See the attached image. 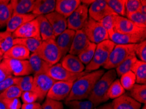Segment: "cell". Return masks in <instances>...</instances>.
I'll return each instance as SVG.
<instances>
[{"label":"cell","mask_w":146,"mask_h":109,"mask_svg":"<svg viewBox=\"0 0 146 109\" xmlns=\"http://www.w3.org/2000/svg\"><path fill=\"white\" fill-rule=\"evenodd\" d=\"M94 1V0H92V1H89V0H83V1H81L82 4L87 5V7L90 6V5H91V4L93 3Z\"/></svg>","instance_id":"53"},{"label":"cell","mask_w":146,"mask_h":109,"mask_svg":"<svg viewBox=\"0 0 146 109\" xmlns=\"http://www.w3.org/2000/svg\"><path fill=\"white\" fill-rule=\"evenodd\" d=\"M54 32L56 38L68 29L67 18L56 11L45 15Z\"/></svg>","instance_id":"15"},{"label":"cell","mask_w":146,"mask_h":109,"mask_svg":"<svg viewBox=\"0 0 146 109\" xmlns=\"http://www.w3.org/2000/svg\"><path fill=\"white\" fill-rule=\"evenodd\" d=\"M89 43V40L87 39L83 30L76 31L69 54L77 56L87 48Z\"/></svg>","instance_id":"18"},{"label":"cell","mask_w":146,"mask_h":109,"mask_svg":"<svg viewBox=\"0 0 146 109\" xmlns=\"http://www.w3.org/2000/svg\"><path fill=\"white\" fill-rule=\"evenodd\" d=\"M113 30L123 34L136 35L144 39L146 37V28L139 27L127 18L119 15L117 17Z\"/></svg>","instance_id":"7"},{"label":"cell","mask_w":146,"mask_h":109,"mask_svg":"<svg viewBox=\"0 0 146 109\" xmlns=\"http://www.w3.org/2000/svg\"><path fill=\"white\" fill-rule=\"evenodd\" d=\"M97 44L90 42L87 48L82 52L80 54L77 55L78 58L84 65H88L93 58L95 50Z\"/></svg>","instance_id":"34"},{"label":"cell","mask_w":146,"mask_h":109,"mask_svg":"<svg viewBox=\"0 0 146 109\" xmlns=\"http://www.w3.org/2000/svg\"><path fill=\"white\" fill-rule=\"evenodd\" d=\"M9 76H11V75L9 72L6 67L1 62L0 63V82L3 81Z\"/></svg>","instance_id":"49"},{"label":"cell","mask_w":146,"mask_h":109,"mask_svg":"<svg viewBox=\"0 0 146 109\" xmlns=\"http://www.w3.org/2000/svg\"><path fill=\"white\" fill-rule=\"evenodd\" d=\"M41 109H64V106L60 101L47 98L41 105Z\"/></svg>","instance_id":"46"},{"label":"cell","mask_w":146,"mask_h":109,"mask_svg":"<svg viewBox=\"0 0 146 109\" xmlns=\"http://www.w3.org/2000/svg\"><path fill=\"white\" fill-rule=\"evenodd\" d=\"M56 81L47 74L34 75L32 92L37 95V101H41L47 95Z\"/></svg>","instance_id":"10"},{"label":"cell","mask_w":146,"mask_h":109,"mask_svg":"<svg viewBox=\"0 0 146 109\" xmlns=\"http://www.w3.org/2000/svg\"><path fill=\"white\" fill-rule=\"evenodd\" d=\"M73 82L56 81L48 91L47 98L60 101L66 100L70 93Z\"/></svg>","instance_id":"13"},{"label":"cell","mask_w":146,"mask_h":109,"mask_svg":"<svg viewBox=\"0 0 146 109\" xmlns=\"http://www.w3.org/2000/svg\"><path fill=\"white\" fill-rule=\"evenodd\" d=\"M83 71L80 73H74L66 70L61 65L60 63H56L50 66L46 74L56 81L74 82L83 75L87 74Z\"/></svg>","instance_id":"8"},{"label":"cell","mask_w":146,"mask_h":109,"mask_svg":"<svg viewBox=\"0 0 146 109\" xmlns=\"http://www.w3.org/2000/svg\"><path fill=\"white\" fill-rule=\"evenodd\" d=\"M13 41L14 37H13L11 33L7 31L0 32V50L3 54L14 45Z\"/></svg>","instance_id":"32"},{"label":"cell","mask_w":146,"mask_h":109,"mask_svg":"<svg viewBox=\"0 0 146 109\" xmlns=\"http://www.w3.org/2000/svg\"><path fill=\"white\" fill-rule=\"evenodd\" d=\"M115 46V44L110 40H106L97 44L93 58L85 67V72L90 73L98 70L100 67L104 65Z\"/></svg>","instance_id":"3"},{"label":"cell","mask_w":146,"mask_h":109,"mask_svg":"<svg viewBox=\"0 0 146 109\" xmlns=\"http://www.w3.org/2000/svg\"><path fill=\"white\" fill-rule=\"evenodd\" d=\"M41 106L39 103H24L21 106V109H41Z\"/></svg>","instance_id":"50"},{"label":"cell","mask_w":146,"mask_h":109,"mask_svg":"<svg viewBox=\"0 0 146 109\" xmlns=\"http://www.w3.org/2000/svg\"><path fill=\"white\" fill-rule=\"evenodd\" d=\"M2 59H3V56H1V55H0V63H1Z\"/></svg>","instance_id":"56"},{"label":"cell","mask_w":146,"mask_h":109,"mask_svg":"<svg viewBox=\"0 0 146 109\" xmlns=\"http://www.w3.org/2000/svg\"><path fill=\"white\" fill-rule=\"evenodd\" d=\"M22 91L17 85H13L2 92L0 94V101L5 99H11L15 98H19L21 97Z\"/></svg>","instance_id":"37"},{"label":"cell","mask_w":146,"mask_h":109,"mask_svg":"<svg viewBox=\"0 0 146 109\" xmlns=\"http://www.w3.org/2000/svg\"><path fill=\"white\" fill-rule=\"evenodd\" d=\"M13 15L30 14L34 10L35 0H12Z\"/></svg>","instance_id":"26"},{"label":"cell","mask_w":146,"mask_h":109,"mask_svg":"<svg viewBox=\"0 0 146 109\" xmlns=\"http://www.w3.org/2000/svg\"><path fill=\"white\" fill-rule=\"evenodd\" d=\"M125 90H130L136 84V77L132 71L125 73L119 80Z\"/></svg>","instance_id":"39"},{"label":"cell","mask_w":146,"mask_h":109,"mask_svg":"<svg viewBox=\"0 0 146 109\" xmlns=\"http://www.w3.org/2000/svg\"><path fill=\"white\" fill-rule=\"evenodd\" d=\"M106 2L115 14L121 17L126 16V0H106Z\"/></svg>","instance_id":"35"},{"label":"cell","mask_w":146,"mask_h":109,"mask_svg":"<svg viewBox=\"0 0 146 109\" xmlns=\"http://www.w3.org/2000/svg\"><path fill=\"white\" fill-rule=\"evenodd\" d=\"M13 7L9 0H0V28L7 26L13 15Z\"/></svg>","instance_id":"28"},{"label":"cell","mask_w":146,"mask_h":109,"mask_svg":"<svg viewBox=\"0 0 146 109\" xmlns=\"http://www.w3.org/2000/svg\"><path fill=\"white\" fill-rule=\"evenodd\" d=\"M141 6L140 8V13H143V14L146 15V1L145 0H141Z\"/></svg>","instance_id":"51"},{"label":"cell","mask_w":146,"mask_h":109,"mask_svg":"<svg viewBox=\"0 0 146 109\" xmlns=\"http://www.w3.org/2000/svg\"><path fill=\"white\" fill-rule=\"evenodd\" d=\"M14 39L16 38H34L41 40L39 32V22L37 18L24 24L12 33Z\"/></svg>","instance_id":"12"},{"label":"cell","mask_w":146,"mask_h":109,"mask_svg":"<svg viewBox=\"0 0 146 109\" xmlns=\"http://www.w3.org/2000/svg\"><path fill=\"white\" fill-rule=\"evenodd\" d=\"M68 107H69L70 109H82V108H79L76 107V106H69Z\"/></svg>","instance_id":"55"},{"label":"cell","mask_w":146,"mask_h":109,"mask_svg":"<svg viewBox=\"0 0 146 109\" xmlns=\"http://www.w3.org/2000/svg\"><path fill=\"white\" fill-rule=\"evenodd\" d=\"M135 44H115L107 62L103 66L104 68L108 70L115 69L125 59L135 55Z\"/></svg>","instance_id":"4"},{"label":"cell","mask_w":146,"mask_h":109,"mask_svg":"<svg viewBox=\"0 0 146 109\" xmlns=\"http://www.w3.org/2000/svg\"><path fill=\"white\" fill-rule=\"evenodd\" d=\"M141 6L140 0H126V17L132 13L138 12Z\"/></svg>","instance_id":"42"},{"label":"cell","mask_w":146,"mask_h":109,"mask_svg":"<svg viewBox=\"0 0 146 109\" xmlns=\"http://www.w3.org/2000/svg\"><path fill=\"white\" fill-rule=\"evenodd\" d=\"M75 34V31L67 29L56 38V43L61 52L62 58L69 52Z\"/></svg>","instance_id":"16"},{"label":"cell","mask_w":146,"mask_h":109,"mask_svg":"<svg viewBox=\"0 0 146 109\" xmlns=\"http://www.w3.org/2000/svg\"><path fill=\"white\" fill-rule=\"evenodd\" d=\"M61 65L66 70L74 73L83 72L85 67L80 61L78 57L72 54H67L62 58Z\"/></svg>","instance_id":"21"},{"label":"cell","mask_w":146,"mask_h":109,"mask_svg":"<svg viewBox=\"0 0 146 109\" xmlns=\"http://www.w3.org/2000/svg\"><path fill=\"white\" fill-rule=\"evenodd\" d=\"M82 30L90 42L98 44L109 39L108 32L99 22L88 17Z\"/></svg>","instance_id":"6"},{"label":"cell","mask_w":146,"mask_h":109,"mask_svg":"<svg viewBox=\"0 0 146 109\" xmlns=\"http://www.w3.org/2000/svg\"><path fill=\"white\" fill-rule=\"evenodd\" d=\"M104 70H96L87 73L73 83L70 93L66 101L88 99L94 87L95 84L104 74Z\"/></svg>","instance_id":"1"},{"label":"cell","mask_w":146,"mask_h":109,"mask_svg":"<svg viewBox=\"0 0 146 109\" xmlns=\"http://www.w3.org/2000/svg\"><path fill=\"white\" fill-rule=\"evenodd\" d=\"M30 52L27 48L19 44H15L8 51L3 54V59H13L18 60H28Z\"/></svg>","instance_id":"23"},{"label":"cell","mask_w":146,"mask_h":109,"mask_svg":"<svg viewBox=\"0 0 146 109\" xmlns=\"http://www.w3.org/2000/svg\"><path fill=\"white\" fill-rule=\"evenodd\" d=\"M81 4L80 0H57L55 11L68 18Z\"/></svg>","instance_id":"19"},{"label":"cell","mask_w":146,"mask_h":109,"mask_svg":"<svg viewBox=\"0 0 146 109\" xmlns=\"http://www.w3.org/2000/svg\"><path fill=\"white\" fill-rule=\"evenodd\" d=\"M37 19L39 22L41 41H44L48 39H56L52 26H50L45 17L44 15H41V16L37 17Z\"/></svg>","instance_id":"27"},{"label":"cell","mask_w":146,"mask_h":109,"mask_svg":"<svg viewBox=\"0 0 146 109\" xmlns=\"http://www.w3.org/2000/svg\"><path fill=\"white\" fill-rule=\"evenodd\" d=\"M7 109H20L21 108L22 104L19 98L5 99L1 101Z\"/></svg>","instance_id":"47"},{"label":"cell","mask_w":146,"mask_h":109,"mask_svg":"<svg viewBox=\"0 0 146 109\" xmlns=\"http://www.w3.org/2000/svg\"><path fill=\"white\" fill-rule=\"evenodd\" d=\"M56 6L55 0H36L35 1L32 14L37 17L54 12Z\"/></svg>","instance_id":"24"},{"label":"cell","mask_w":146,"mask_h":109,"mask_svg":"<svg viewBox=\"0 0 146 109\" xmlns=\"http://www.w3.org/2000/svg\"><path fill=\"white\" fill-rule=\"evenodd\" d=\"M22 100L24 103H32L37 101V95L32 91L22 93Z\"/></svg>","instance_id":"48"},{"label":"cell","mask_w":146,"mask_h":109,"mask_svg":"<svg viewBox=\"0 0 146 109\" xmlns=\"http://www.w3.org/2000/svg\"><path fill=\"white\" fill-rule=\"evenodd\" d=\"M19 79V77H16L11 75V76L7 78L3 81L0 82V94L10 86L13 85H17Z\"/></svg>","instance_id":"45"},{"label":"cell","mask_w":146,"mask_h":109,"mask_svg":"<svg viewBox=\"0 0 146 109\" xmlns=\"http://www.w3.org/2000/svg\"><path fill=\"white\" fill-rule=\"evenodd\" d=\"M108 34H109V39L115 44L124 45V44H138L145 40L143 37L136 36V35L123 34L115 32L113 30L108 32Z\"/></svg>","instance_id":"17"},{"label":"cell","mask_w":146,"mask_h":109,"mask_svg":"<svg viewBox=\"0 0 146 109\" xmlns=\"http://www.w3.org/2000/svg\"><path fill=\"white\" fill-rule=\"evenodd\" d=\"M142 109H146V106H145V104L144 106H143V108H142Z\"/></svg>","instance_id":"58"},{"label":"cell","mask_w":146,"mask_h":109,"mask_svg":"<svg viewBox=\"0 0 146 109\" xmlns=\"http://www.w3.org/2000/svg\"><path fill=\"white\" fill-rule=\"evenodd\" d=\"M129 96L140 103H146V86L145 84H135L129 90Z\"/></svg>","instance_id":"30"},{"label":"cell","mask_w":146,"mask_h":109,"mask_svg":"<svg viewBox=\"0 0 146 109\" xmlns=\"http://www.w3.org/2000/svg\"><path fill=\"white\" fill-rule=\"evenodd\" d=\"M0 109H7L5 106V104L2 103L1 101H0Z\"/></svg>","instance_id":"54"},{"label":"cell","mask_w":146,"mask_h":109,"mask_svg":"<svg viewBox=\"0 0 146 109\" xmlns=\"http://www.w3.org/2000/svg\"><path fill=\"white\" fill-rule=\"evenodd\" d=\"M125 92V89L121 85L119 80L116 79L112 82L108 91V97L110 99H117L123 95Z\"/></svg>","instance_id":"36"},{"label":"cell","mask_w":146,"mask_h":109,"mask_svg":"<svg viewBox=\"0 0 146 109\" xmlns=\"http://www.w3.org/2000/svg\"><path fill=\"white\" fill-rule=\"evenodd\" d=\"M35 53L51 65L58 63L62 59L61 52L56 43V39H48L42 41Z\"/></svg>","instance_id":"5"},{"label":"cell","mask_w":146,"mask_h":109,"mask_svg":"<svg viewBox=\"0 0 146 109\" xmlns=\"http://www.w3.org/2000/svg\"><path fill=\"white\" fill-rule=\"evenodd\" d=\"M17 85L21 89L22 92L32 91L33 85H34V77L28 75V76L19 77Z\"/></svg>","instance_id":"38"},{"label":"cell","mask_w":146,"mask_h":109,"mask_svg":"<svg viewBox=\"0 0 146 109\" xmlns=\"http://www.w3.org/2000/svg\"><path fill=\"white\" fill-rule=\"evenodd\" d=\"M32 73L34 75L46 74L48 69L52 66L47 62L42 59L35 52L30 54V58L28 59Z\"/></svg>","instance_id":"22"},{"label":"cell","mask_w":146,"mask_h":109,"mask_svg":"<svg viewBox=\"0 0 146 109\" xmlns=\"http://www.w3.org/2000/svg\"><path fill=\"white\" fill-rule=\"evenodd\" d=\"M113 14L115 13L108 5L106 0H94L88 8L89 17L97 22L100 21L104 18Z\"/></svg>","instance_id":"14"},{"label":"cell","mask_w":146,"mask_h":109,"mask_svg":"<svg viewBox=\"0 0 146 109\" xmlns=\"http://www.w3.org/2000/svg\"><path fill=\"white\" fill-rule=\"evenodd\" d=\"M134 53L140 61L146 63V41H143L135 44Z\"/></svg>","instance_id":"43"},{"label":"cell","mask_w":146,"mask_h":109,"mask_svg":"<svg viewBox=\"0 0 146 109\" xmlns=\"http://www.w3.org/2000/svg\"><path fill=\"white\" fill-rule=\"evenodd\" d=\"M131 71L136 77V82L139 84L146 83V63L138 59L134 63Z\"/></svg>","instance_id":"29"},{"label":"cell","mask_w":146,"mask_h":109,"mask_svg":"<svg viewBox=\"0 0 146 109\" xmlns=\"http://www.w3.org/2000/svg\"><path fill=\"white\" fill-rule=\"evenodd\" d=\"M0 55H1V56H3V53L1 52V50H0Z\"/></svg>","instance_id":"57"},{"label":"cell","mask_w":146,"mask_h":109,"mask_svg":"<svg viewBox=\"0 0 146 109\" xmlns=\"http://www.w3.org/2000/svg\"><path fill=\"white\" fill-rule=\"evenodd\" d=\"M88 18V7L81 4L67 18L68 29L75 32L83 29Z\"/></svg>","instance_id":"11"},{"label":"cell","mask_w":146,"mask_h":109,"mask_svg":"<svg viewBox=\"0 0 146 109\" xmlns=\"http://www.w3.org/2000/svg\"><path fill=\"white\" fill-rule=\"evenodd\" d=\"M139 27L146 28V15L143 14L140 11L132 13L126 17Z\"/></svg>","instance_id":"40"},{"label":"cell","mask_w":146,"mask_h":109,"mask_svg":"<svg viewBox=\"0 0 146 109\" xmlns=\"http://www.w3.org/2000/svg\"><path fill=\"white\" fill-rule=\"evenodd\" d=\"M137 60H138V59H137L136 55H134L123 61L120 65L115 68L117 76L121 77L125 73L129 72V71H131L134 63H136Z\"/></svg>","instance_id":"33"},{"label":"cell","mask_w":146,"mask_h":109,"mask_svg":"<svg viewBox=\"0 0 146 109\" xmlns=\"http://www.w3.org/2000/svg\"><path fill=\"white\" fill-rule=\"evenodd\" d=\"M117 77L115 69H110L104 73L96 82L91 93L88 97V101L91 102L94 106H98L110 99L108 91L112 82L117 79Z\"/></svg>","instance_id":"2"},{"label":"cell","mask_w":146,"mask_h":109,"mask_svg":"<svg viewBox=\"0 0 146 109\" xmlns=\"http://www.w3.org/2000/svg\"><path fill=\"white\" fill-rule=\"evenodd\" d=\"M117 16L118 15L116 14L108 15V16L104 18L103 19H102L100 21H99V22L108 32H110V31L113 30L114 29Z\"/></svg>","instance_id":"41"},{"label":"cell","mask_w":146,"mask_h":109,"mask_svg":"<svg viewBox=\"0 0 146 109\" xmlns=\"http://www.w3.org/2000/svg\"><path fill=\"white\" fill-rule=\"evenodd\" d=\"M65 104L68 106H72L82 109H93V104L90 101H83V100H76V101H66Z\"/></svg>","instance_id":"44"},{"label":"cell","mask_w":146,"mask_h":109,"mask_svg":"<svg viewBox=\"0 0 146 109\" xmlns=\"http://www.w3.org/2000/svg\"><path fill=\"white\" fill-rule=\"evenodd\" d=\"M36 18L37 17L33 15L32 13L24 15H13L9 21L8 22L7 24L6 31L13 33L18 28L24 25V24L27 23V22L30 21H32L35 18Z\"/></svg>","instance_id":"20"},{"label":"cell","mask_w":146,"mask_h":109,"mask_svg":"<svg viewBox=\"0 0 146 109\" xmlns=\"http://www.w3.org/2000/svg\"><path fill=\"white\" fill-rule=\"evenodd\" d=\"M96 109H113V108L111 103H108L103 104L102 106H100Z\"/></svg>","instance_id":"52"},{"label":"cell","mask_w":146,"mask_h":109,"mask_svg":"<svg viewBox=\"0 0 146 109\" xmlns=\"http://www.w3.org/2000/svg\"><path fill=\"white\" fill-rule=\"evenodd\" d=\"M113 109H140L141 104L128 95H123L111 103Z\"/></svg>","instance_id":"25"},{"label":"cell","mask_w":146,"mask_h":109,"mask_svg":"<svg viewBox=\"0 0 146 109\" xmlns=\"http://www.w3.org/2000/svg\"><path fill=\"white\" fill-rule=\"evenodd\" d=\"M42 43L41 40L35 39L34 38H16L14 39L13 43L19 44L27 48L30 52H35Z\"/></svg>","instance_id":"31"},{"label":"cell","mask_w":146,"mask_h":109,"mask_svg":"<svg viewBox=\"0 0 146 109\" xmlns=\"http://www.w3.org/2000/svg\"><path fill=\"white\" fill-rule=\"evenodd\" d=\"M1 63L6 67L12 76L21 77L32 74V71L28 60L3 58Z\"/></svg>","instance_id":"9"}]
</instances>
